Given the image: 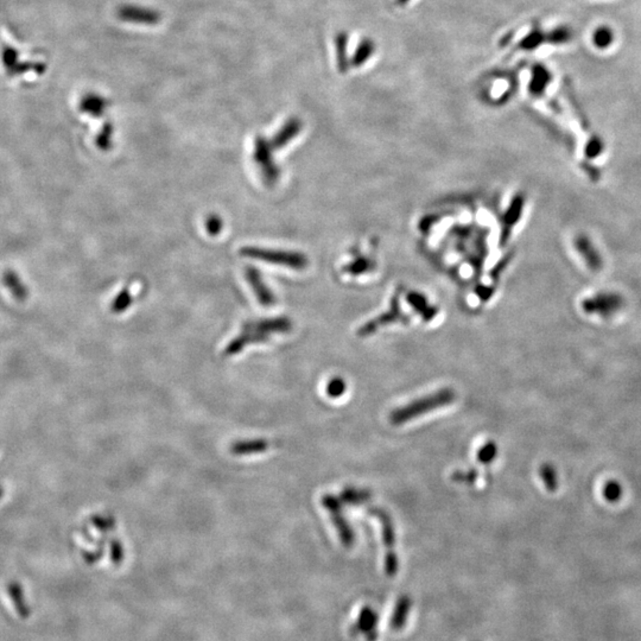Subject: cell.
<instances>
[{"label": "cell", "instance_id": "1", "mask_svg": "<svg viewBox=\"0 0 641 641\" xmlns=\"http://www.w3.org/2000/svg\"><path fill=\"white\" fill-rule=\"evenodd\" d=\"M456 399V393L452 388H441L435 393L424 395L422 398L413 400L411 403L400 406L390 415V423L392 426H403L405 423L435 411L437 408H444L454 403Z\"/></svg>", "mask_w": 641, "mask_h": 641}, {"label": "cell", "instance_id": "2", "mask_svg": "<svg viewBox=\"0 0 641 641\" xmlns=\"http://www.w3.org/2000/svg\"><path fill=\"white\" fill-rule=\"evenodd\" d=\"M291 329V322L286 318L259 320L247 322L239 335L227 348V354H237L242 348L255 341H265L273 333H285Z\"/></svg>", "mask_w": 641, "mask_h": 641}, {"label": "cell", "instance_id": "3", "mask_svg": "<svg viewBox=\"0 0 641 641\" xmlns=\"http://www.w3.org/2000/svg\"><path fill=\"white\" fill-rule=\"evenodd\" d=\"M242 255H245L246 258L284 265L286 268H296V270H302L307 266V258L303 255L294 253V252H286V250L245 247L242 250Z\"/></svg>", "mask_w": 641, "mask_h": 641}, {"label": "cell", "instance_id": "4", "mask_svg": "<svg viewBox=\"0 0 641 641\" xmlns=\"http://www.w3.org/2000/svg\"><path fill=\"white\" fill-rule=\"evenodd\" d=\"M322 505L325 510L330 514V518L333 522L336 531H338L340 540L343 546L351 548L356 541V535L351 528V525L348 524L347 519L345 518L342 511V501L340 500L336 496L331 494H325L322 498Z\"/></svg>", "mask_w": 641, "mask_h": 641}, {"label": "cell", "instance_id": "5", "mask_svg": "<svg viewBox=\"0 0 641 641\" xmlns=\"http://www.w3.org/2000/svg\"><path fill=\"white\" fill-rule=\"evenodd\" d=\"M273 150L275 149L271 145V143L266 141L263 137H258L255 139L253 159H255L257 165L259 167L264 180L268 185H275L277 182L278 176H279L277 167L273 162Z\"/></svg>", "mask_w": 641, "mask_h": 641}, {"label": "cell", "instance_id": "6", "mask_svg": "<svg viewBox=\"0 0 641 641\" xmlns=\"http://www.w3.org/2000/svg\"><path fill=\"white\" fill-rule=\"evenodd\" d=\"M117 14L121 22L135 25L154 27L162 21V14L159 11L139 5H123L119 8Z\"/></svg>", "mask_w": 641, "mask_h": 641}, {"label": "cell", "instance_id": "7", "mask_svg": "<svg viewBox=\"0 0 641 641\" xmlns=\"http://www.w3.org/2000/svg\"><path fill=\"white\" fill-rule=\"evenodd\" d=\"M369 515H373L378 519L382 525V543L386 548V554L395 552V526L391 515L379 507H371L369 510Z\"/></svg>", "mask_w": 641, "mask_h": 641}, {"label": "cell", "instance_id": "8", "mask_svg": "<svg viewBox=\"0 0 641 641\" xmlns=\"http://www.w3.org/2000/svg\"><path fill=\"white\" fill-rule=\"evenodd\" d=\"M246 279L250 283L255 297L264 307H271L276 302L272 291L268 289V285L264 283L260 273L255 268H248L246 270Z\"/></svg>", "mask_w": 641, "mask_h": 641}, {"label": "cell", "instance_id": "9", "mask_svg": "<svg viewBox=\"0 0 641 641\" xmlns=\"http://www.w3.org/2000/svg\"><path fill=\"white\" fill-rule=\"evenodd\" d=\"M107 107H108V102L105 97L95 93L86 94L80 102V110L87 113L88 115H92L94 118H100L105 115Z\"/></svg>", "mask_w": 641, "mask_h": 641}, {"label": "cell", "instance_id": "10", "mask_svg": "<svg viewBox=\"0 0 641 641\" xmlns=\"http://www.w3.org/2000/svg\"><path fill=\"white\" fill-rule=\"evenodd\" d=\"M302 128V124L297 119H290L288 120L281 130L277 132V135L273 137L272 141H270L273 149H281L285 146L291 139L299 135V132Z\"/></svg>", "mask_w": 641, "mask_h": 641}, {"label": "cell", "instance_id": "11", "mask_svg": "<svg viewBox=\"0 0 641 641\" xmlns=\"http://www.w3.org/2000/svg\"><path fill=\"white\" fill-rule=\"evenodd\" d=\"M8 592H9L10 598L14 603V609L17 611V614L22 619H27L29 615H30V611H29V607H27V602H25L21 584L17 583V582H11L9 587H8Z\"/></svg>", "mask_w": 641, "mask_h": 641}, {"label": "cell", "instance_id": "12", "mask_svg": "<svg viewBox=\"0 0 641 641\" xmlns=\"http://www.w3.org/2000/svg\"><path fill=\"white\" fill-rule=\"evenodd\" d=\"M369 499L371 493L369 491L353 487L345 488L340 496V500L342 501V504L349 506L364 505Z\"/></svg>", "mask_w": 641, "mask_h": 641}, {"label": "cell", "instance_id": "13", "mask_svg": "<svg viewBox=\"0 0 641 641\" xmlns=\"http://www.w3.org/2000/svg\"><path fill=\"white\" fill-rule=\"evenodd\" d=\"M410 606H411V601H410V598H408V596H403V598H399V601H398L397 606H395V611L393 613V616H392V629L398 631L400 628H403V625L405 624L406 618H408Z\"/></svg>", "mask_w": 641, "mask_h": 641}, {"label": "cell", "instance_id": "14", "mask_svg": "<svg viewBox=\"0 0 641 641\" xmlns=\"http://www.w3.org/2000/svg\"><path fill=\"white\" fill-rule=\"evenodd\" d=\"M539 476L545 488L549 492H555L558 488L557 470L551 463H543L539 468Z\"/></svg>", "mask_w": 641, "mask_h": 641}, {"label": "cell", "instance_id": "15", "mask_svg": "<svg viewBox=\"0 0 641 641\" xmlns=\"http://www.w3.org/2000/svg\"><path fill=\"white\" fill-rule=\"evenodd\" d=\"M614 42V32L609 27H598L593 32V43L596 48L607 49Z\"/></svg>", "mask_w": 641, "mask_h": 641}, {"label": "cell", "instance_id": "16", "mask_svg": "<svg viewBox=\"0 0 641 641\" xmlns=\"http://www.w3.org/2000/svg\"><path fill=\"white\" fill-rule=\"evenodd\" d=\"M496 455H498V445L493 441H489L483 444L482 447L478 450L476 458L480 463L488 465L496 460Z\"/></svg>", "mask_w": 641, "mask_h": 641}, {"label": "cell", "instance_id": "17", "mask_svg": "<svg viewBox=\"0 0 641 641\" xmlns=\"http://www.w3.org/2000/svg\"><path fill=\"white\" fill-rule=\"evenodd\" d=\"M45 69H47V66L44 63H40V62H34V63L32 62H24V63H17L8 73H9V75H14V76L24 74V73L30 71H36L37 74H43Z\"/></svg>", "mask_w": 641, "mask_h": 641}, {"label": "cell", "instance_id": "18", "mask_svg": "<svg viewBox=\"0 0 641 641\" xmlns=\"http://www.w3.org/2000/svg\"><path fill=\"white\" fill-rule=\"evenodd\" d=\"M622 493H624V488L620 485V482L615 481V480H611L605 485L603 487V491H602V494L605 496V499L609 502H616L621 499L622 496Z\"/></svg>", "mask_w": 641, "mask_h": 641}, {"label": "cell", "instance_id": "19", "mask_svg": "<svg viewBox=\"0 0 641 641\" xmlns=\"http://www.w3.org/2000/svg\"><path fill=\"white\" fill-rule=\"evenodd\" d=\"M325 391L330 398H340L347 391V384L341 377H335L328 382Z\"/></svg>", "mask_w": 641, "mask_h": 641}, {"label": "cell", "instance_id": "20", "mask_svg": "<svg viewBox=\"0 0 641 641\" xmlns=\"http://www.w3.org/2000/svg\"><path fill=\"white\" fill-rule=\"evenodd\" d=\"M374 625H377V615L374 614L372 609H369V607H367L361 613L360 620H359V628H360L361 631L366 632V634H369L375 629Z\"/></svg>", "mask_w": 641, "mask_h": 641}, {"label": "cell", "instance_id": "21", "mask_svg": "<svg viewBox=\"0 0 641 641\" xmlns=\"http://www.w3.org/2000/svg\"><path fill=\"white\" fill-rule=\"evenodd\" d=\"M550 79H551V75H550L549 71L541 66H538L536 71H535V74H533L532 88L536 92H539V91L546 87V84H549Z\"/></svg>", "mask_w": 641, "mask_h": 641}, {"label": "cell", "instance_id": "22", "mask_svg": "<svg viewBox=\"0 0 641 641\" xmlns=\"http://www.w3.org/2000/svg\"><path fill=\"white\" fill-rule=\"evenodd\" d=\"M18 58H19V53H18L16 48H12L10 45H5L3 50H1V62H3V65L8 69V71H11L17 65Z\"/></svg>", "mask_w": 641, "mask_h": 641}, {"label": "cell", "instance_id": "23", "mask_svg": "<svg viewBox=\"0 0 641 641\" xmlns=\"http://www.w3.org/2000/svg\"><path fill=\"white\" fill-rule=\"evenodd\" d=\"M132 303V294L128 289H124L120 294L115 297L112 304V312H123L128 309Z\"/></svg>", "mask_w": 641, "mask_h": 641}, {"label": "cell", "instance_id": "24", "mask_svg": "<svg viewBox=\"0 0 641 641\" xmlns=\"http://www.w3.org/2000/svg\"><path fill=\"white\" fill-rule=\"evenodd\" d=\"M112 138H113V126L110 123H106L105 126L102 128V132H100V135L97 136V145L102 150L110 149Z\"/></svg>", "mask_w": 641, "mask_h": 641}, {"label": "cell", "instance_id": "25", "mask_svg": "<svg viewBox=\"0 0 641 641\" xmlns=\"http://www.w3.org/2000/svg\"><path fill=\"white\" fill-rule=\"evenodd\" d=\"M452 481L455 482H461V483H474L475 480L478 479V471L475 469L467 470V471H461V470H457L454 474L452 475Z\"/></svg>", "mask_w": 641, "mask_h": 641}, {"label": "cell", "instance_id": "26", "mask_svg": "<svg viewBox=\"0 0 641 641\" xmlns=\"http://www.w3.org/2000/svg\"><path fill=\"white\" fill-rule=\"evenodd\" d=\"M571 37H572V31L569 27H558L550 36L552 43L557 44L567 43L571 40Z\"/></svg>", "mask_w": 641, "mask_h": 641}, {"label": "cell", "instance_id": "27", "mask_svg": "<svg viewBox=\"0 0 641 641\" xmlns=\"http://www.w3.org/2000/svg\"><path fill=\"white\" fill-rule=\"evenodd\" d=\"M207 229L211 235H216L221 232L222 229V220L219 216L211 215L207 220Z\"/></svg>", "mask_w": 641, "mask_h": 641}, {"label": "cell", "instance_id": "28", "mask_svg": "<svg viewBox=\"0 0 641 641\" xmlns=\"http://www.w3.org/2000/svg\"><path fill=\"white\" fill-rule=\"evenodd\" d=\"M0 496H1V491H0Z\"/></svg>", "mask_w": 641, "mask_h": 641}]
</instances>
